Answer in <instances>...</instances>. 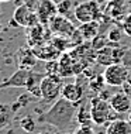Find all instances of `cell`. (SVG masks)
<instances>
[{
  "label": "cell",
  "instance_id": "2e32d148",
  "mask_svg": "<svg viewBox=\"0 0 131 134\" xmlns=\"http://www.w3.org/2000/svg\"><path fill=\"white\" fill-rule=\"evenodd\" d=\"M106 81H104V76H101V75H96L94 78L89 79V88L90 90H93L94 93H99L101 92L103 89H106Z\"/></svg>",
  "mask_w": 131,
  "mask_h": 134
},
{
  "label": "cell",
  "instance_id": "30bf717a",
  "mask_svg": "<svg viewBox=\"0 0 131 134\" xmlns=\"http://www.w3.org/2000/svg\"><path fill=\"white\" fill-rule=\"evenodd\" d=\"M109 103H110L113 110L117 111L120 114H126V113H130L131 111V97L128 95H126L123 90L114 93L110 97Z\"/></svg>",
  "mask_w": 131,
  "mask_h": 134
},
{
  "label": "cell",
  "instance_id": "52a82bcc",
  "mask_svg": "<svg viewBox=\"0 0 131 134\" xmlns=\"http://www.w3.org/2000/svg\"><path fill=\"white\" fill-rule=\"evenodd\" d=\"M13 19L17 21L20 27H27V28H31L34 26L39 24L38 21V17H37V13L31 9L30 6L27 4H20L16 7L13 13Z\"/></svg>",
  "mask_w": 131,
  "mask_h": 134
},
{
  "label": "cell",
  "instance_id": "ba28073f",
  "mask_svg": "<svg viewBox=\"0 0 131 134\" xmlns=\"http://www.w3.org/2000/svg\"><path fill=\"white\" fill-rule=\"evenodd\" d=\"M37 17L39 24H48L58 13V3H55L54 0H38L37 3Z\"/></svg>",
  "mask_w": 131,
  "mask_h": 134
},
{
  "label": "cell",
  "instance_id": "9c48e42d",
  "mask_svg": "<svg viewBox=\"0 0 131 134\" xmlns=\"http://www.w3.org/2000/svg\"><path fill=\"white\" fill-rule=\"evenodd\" d=\"M83 96H85V90L79 85V82L65 83L62 88V92H61V97H64V99H66L72 103H76V104L82 103Z\"/></svg>",
  "mask_w": 131,
  "mask_h": 134
},
{
  "label": "cell",
  "instance_id": "9a60e30c",
  "mask_svg": "<svg viewBox=\"0 0 131 134\" xmlns=\"http://www.w3.org/2000/svg\"><path fill=\"white\" fill-rule=\"evenodd\" d=\"M78 121L81 126H90L92 123V114H90V107L87 109L86 106H79L78 107Z\"/></svg>",
  "mask_w": 131,
  "mask_h": 134
},
{
  "label": "cell",
  "instance_id": "7402d4cb",
  "mask_svg": "<svg viewBox=\"0 0 131 134\" xmlns=\"http://www.w3.org/2000/svg\"><path fill=\"white\" fill-rule=\"evenodd\" d=\"M123 31L126 32L128 37H131V13L124 19V24H123Z\"/></svg>",
  "mask_w": 131,
  "mask_h": 134
},
{
  "label": "cell",
  "instance_id": "4316f807",
  "mask_svg": "<svg viewBox=\"0 0 131 134\" xmlns=\"http://www.w3.org/2000/svg\"><path fill=\"white\" fill-rule=\"evenodd\" d=\"M94 2H97V3H99V4H100V3H104V2H106V0H94Z\"/></svg>",
  "mask_w": 131,
  "mask_h": 134
},
{
  "label": "cell",
  "instance_id": "8992f818",
  "mask_svg": "<svg viewBox=\"0 0 131 134\" xmlns=\"http://www.w3.org/2000/svg\"><path fill=\"white\" fill-rule=\"evenodd\" d=\"M49 31L55 35H62V37H69L76 32V28L73 24H72L71 20H68L66 16H62V14H56L52 20L48 23Z\"/></svg>",
  "mask_w": 131,
  "mask_h": 134
},
{
  "label": "cell",
  "instance_id": "6da1fadb",
  "mask_svg": "<svg viewBox=\"0 0 131 134\" xmlns=\"http://www.w3.org/2000/svg\"><path fill=\"white\" fill-rule=\"evenodd\" d=\"M78 107L79 104L69 102L64 97H59L52 103V106L48 110L38 116L37 121L41 124H48L51 127H55L61 133H66L73 121L75 114L78 113Z\"/></svg>",
  "mask_w": 131,
  "mask_h": 134
},
{
  "label": "cell",
  "instance_id": "1f68e13d",
  "mask_svg": "<svg viewBox=\"0 0 131 134\" xmlns=\"http://www.w3.org/2000/svg\"><path fill=\"white\" fill-rule=\"evenodd\" d=\"M0 14H2V9H0Z\"/></svg>",
  "mask_w": 131,
  "mask_h": 134
},
{
  "label": "cell",
  "instance_id": "5b68a950",
  "mask_svg": "<svg viewBox=\"0 0 131 134\" xmlns=\"http://www.w3.org/2000/svg\"><path fill=\"white\" fill-rule=\"evenodd\" d=\"M128 75H130L128 68L123 64L109 65L103 72V76H104V81H106L107 86H113V88L123 86L124 82L127 81V78H128Z\"/></svg>",
  "mask_w": 131,
  "mask_h": 134
},
{
  "label": "cell",
  "instance_id": "7c38bea8",
  "mask_svg": "<svg viewBox=\"0 0 131 134\" xmlns=\"http://www.w3.org/2000/svg\"><path fill=\"white\" fill-rule=\"evenodd\" d=\"M79 32H81L82 38L86 40V41H92L93 38H96L99 35L100 31V23L99 21H90V23H85L79 26Z\"/></svg>",
  "mask_w": 131,
  "mask_h": 134
},
{
  "label": "cell",
  "instance_id": "484cf974",
  "mask_svg": "<svg viewBox=\"0 0 131 134\" xmlns=\"http://www.w3.org/2000/svg\"><path fill=\"white\" fill-rule=\"evenodd\" d=\"M127 82H128V83H130V85H131V74L128 75V78H127Z\"/></svg>",
  "mask_w": 131,
  "mask_h": 134
},
{
  "label": "cell",
  "instance_id": "f1b7e54d",
  "mask_svg": "<svg viewBox=\"0 0 131 134\" xmlns=\"http://www.w3.org/2000/svg\"><path fill=\"white\" fill-rule=\"evenodd\" d=\"M0 2H12V0H0Z\"/></svg>",
  "mask_w": 131,
  "mask_h": 134
},
{
  "label": "cell",
  "instance_id": "44dd1931",
  "mask_svg": "<svg viewBox=\"0 0 131 134\" xmlns=\"http://www.w3.org/2000/svg\"><path fill=\"white\" fill-rule=\"evenodd\" d=\"M73 134H96V133L92 129V126H79V127L75 129Z\"/></svg>",
  "mask_w": 131,
  "mask_h": 134
},
{
  "label": "cell",
  "instance_id": "cb8c5ba5",
  "mask_svg": "<svg viewBox=\"0 0 131 134\" xmlns=\"http://www.w3.org/2000/svg\"><path fill=\"white\" fill-rule=\"evenodd\" d=\"M121 88H123V92H124L126 95H128V96L131 97V85H130V83L126 81V82H124V85H123Z\"/></svg>",
  "mask_w": 131,
  "mask_h": 134
},
{
  "label": "cell",
  "instance_id": "83f0119b",
  "mask_svg": "<svg viewBox=\"0 0 131 134\" xmlns=\"http://www.w3.org/2000/svg\"><path fill=\"white\" fill-rule=\"evenodd\" d=\"M128 121L131 123V111H130V113H128Z\"/></svg>",
  "mask_w": 131,
  "mask_h": 134
},
{
  "label": "cell",
  "instance_id": "4dcf8cb0",
  "mask_svg": "<svg viewBox=\"0 0 131 134\" xmlns=\"http://www.w3.org/2000/svg\"><path fill=\"white\" fill-rule=\"evenodd\" d=\"M0 32H2V23H0Z\"/></svg>",
  "mask_w": 131,
  "mask_h": 134
},
{
  "label": "cell",
  "instance_id": "603a6c76",
  "mask_svg": "<svg viewBox=\"0 0 131 134\" xmlns=\"http://www.w3.org/2000/svg\"><path fill=\"white\" fill-rule=\"evenodd\" d=\"M10 117L7 113H0V129L4 127V126H7V123H9Z\"/></svg>",
  "mask_w": 131,
  "mask_h": 134
},
{
  "label": "cell",
  "instance_id": "3957f363",
  "mask_svg": "<svg viewBox=\"0 0 131 134\" xmlns=\"http://www.w3.org/2000/svg\"><path fill=\"white\" fill-rule=\"evenodd\" d=\"M41 99L45 103H54L61 97L64 83L62 78L59 75H45V78L41 81Z\"/></svg>",
  "mask_w": 131,
  "mask_h": 134
},
{
  "label": "cell",
  "instance_id": "f546056e",
  "mask_svg": "<svg viewBox=\"0 0 131 134\" xmlns=\"http://www.w3.org/2000/svg\"><path fill=\"white\" fill-rule=\"evenodd\" d=\"M3 89V85H2V83H0V90H2Z\"/></svg>",
  "mask_w": 131,
  "mask_h": 134
},
{
  "label": "cell",
  "instance_id": "d6986e66",
  "mask_svg": "<svg viewBox=\"0 0 131 134\" xmlns=\"http://www.w3.org/2000/svg\"><path fill=\"white\" fill-rule=\"evenodd\" d=\"M52 45L55 47L59 52H64L66 48H69V41L68 37H62V35H56V38L52 40Z\"/></svg>",
  "mask_w": 131,
  "mask_h": 134
},
{
  "label": "cell",
  "instance_id": "836d02e7",
  "mask_svg": "<svg viewBox=\"0 0 131 134\" xmlns=\"http://www.w3.org/2000/svg\"><path fill=\"white\" fill-rule=\"evenodd\" d=\"M41 134H44V133H41Z\"/></svg>",
  "mask_w": 131,
  "mask_h": 134
},
{
  "label": "cell",
  "instance_id": "d6a6232c",
  "mask_svg": "<svg viewBox=\"0 0 131 134\" xmlns=\"http://www.w3.org/2000/svg\"><path fill=\"white\" fill-rule=\"evenodd\" d=\"M69 134H73V133H69Z\"/></svg>",
  "mask_w": 131,
  "mask_h": 134
},
{
  "label": "cell",
  "instance_id": "ffe728a7",
  "mask_svg": "<svg viewBox=\"0 0 131 134\" xmlns=\"http://www.w3.org/2000/svg\"><path fill=\"white\" fill-rule=\"evenodd\" d=\"M73 2L72 0H61L58 3V13L62 16H68V13H71V10H73Z\"/></svg>",
  "mask_w": 131,
  "mask_h": 134
},
{
  "label": "cell",
  "instance_id": "4fadbf2b",
  "mask_svg": "<svg viewBox=\"0 0 131 134\" xmlns=\"http://www.w3.org/2000/svg\"><path fill=\"white\" fill-rule=\"evenodd\" d=\"M106 134H131V124L130 121L118 119V120L109 124Z\"/></svg>",
  "mask_w": 131,
  "mask_h": 134
},
{
  "label": "cell",
  "instance_id": "e0dca14e",
  "mask_svg": "<svg viewBox=\"0 0 131 134\" xmlns=\"http://www.w3.org/2000/svg\"><path fill=\"white\" fill-rule=\"evenodd\" d=\"M107 40L109 42H113V44H120L123 40V31L121 28H118L117 26L110 27V30L107 32Z\"/></svg>",
  "mask_w": 131,
  "mask_h": 134
},
{
  "label": "cell",
  "instance_id": "8fae6325",
  "mask_svg": "<svg viewBox=\"0 0 131 134\" xmlns=\"http://www.w3.org/2000/svg\"><path fill=\"white\" fill-rule=\"evenodd\" d=\"M30 71L31 69H27V68H19L9 79L2 82L3 89H6V88H25V83H27Z\"/></svg>",
  "mask_w": 131,
  "mask_h": 134
},
{
  "label": "cell",
  "instance_id": "d4e9b609",
  "mask_svg": "<svg viewBox=\"0 0 131 134\" xmlns=\"http://www.w3.org/2000/svg\"><path fill=\"white\" fill-rule=\"evenodd\" d=\"M28 100H30V97H28L27 95L19 97V102H24V106H27V102H28Z\"/></svg>",
  "mask_w": 131,
  "mask_h": 134
},
{
  "label": "cell",
  "instance_id": "7a4b0ae2",
  "mask_svg": "<svg viewBox=\"0 0 131 134\" xmlns=\"http://www.w3.org/2000/svg\"><path fill=\"white\" fill-rule=\"evenodd\" d=\"M73 16L79 24L90 23V21H99L101 17V7L94 0H85L75 6Z\"/></svg>",
  "mask_w": 131,
  "mask_h": 134
},
{
  "label": "cell",
  "instance_id": "ac0fdd59",
  "mask_svg": "<svg viewBox=\"0 0 131 134\" xmlns=\"http://www.w3.org/2000/svg\"><path fill=\"white\" fill-rule=\"evenodd\" d=\"M20 124H21V127H23V130L25 133H32L35 129V120H34L32 116H24L20 120Z\"/></svg>",
  "mask_w": 131,
  "mask_h": 134
},
{
  "label": "cell",
  "instance_id": "277c9868",
  "mask_svg": "<svg viewBox=\"0 0 131 134\" xmlns=\"http://www.w3.org/2000/svg\"><path fill=\"white\" fill-rule=\"evenodd\" d=\"M111 106L107 100L100 99L99 96L93 97L90 100V114H92V121L97 126H104L110 124L109 123V117L111 113Z\"/></svg>",
  "mask_w": 131,
  "mask_h": 134
},
{
  "label": "cell",
  "instance_id": "5bb4252c",
  "mask_svg": "<svg viewBox=\"0 0 131 134\" xmlns=\"http://www.w3.org/2000/svg\"><path fill=\"white\" fill-rule=\"evenodd\" d=\"M37 51H35V57L39 58V59H45V61H55L58 54H59V51L54 47L52 44L49 45H45V47H38L37 45Z\"/></svg>",
  "mask_w": 131,
  "mask_h": 134
}]
</instances>
